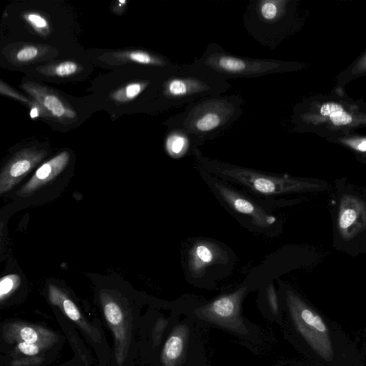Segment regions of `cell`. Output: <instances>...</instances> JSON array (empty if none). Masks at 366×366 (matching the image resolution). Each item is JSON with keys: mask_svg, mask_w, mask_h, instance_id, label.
<instances>
[{"mask_svg": "<svg viewBox=\"0 0 366 366\" xmlns=\"http://www.w3.org/2000/svg\"><path fill=\"white\" fill-rule=\"evenodd\" d=\"M245 100L239 95H213L197 99L168 119V128L184 130L203 140L225 133L243 115Z\"/></svg>", "mask_w": 366, "mask_h": 366, "instance_id": "obj_1", "label": "cell"}, {"mask_svg": "<svg viewBox=\"0 0 366 366\" xmlns=\"http://www.w3.org/2000/svg\"><path fill=\"white\" fill-rule=\"evenodd\" d=\"M231 85L193 64H180L173 73L149 88L153 106L159 110H170L188 106L202 97L220 95Z\"/></svg>", "mask_w": 366, "mask_h": 366, "instance_id": "obj_2", "label": "cell"}, {"mask_svg": "<svg viewBox=\"0 0 366 366\" xmlns=\"http://www.w3.org/2000/svg\"><path fill=\"white\" fill-rule=\"evenodd\" d=\"M193 155L200 168L237 182L250 191L262 195L320 192L329 187L327 182L320 180L294 178L288 175H269L231 166L203 156L198 148L194 151Z\"/></svg>", "mask_w": 366, "mask_h": 366, "instance_id": "obj_3", "label": "cell"}, {"mask_svg": "<svg viewBox=\"0 0 366 366\" xmlns=\"http://www.w3.org/2000/svg\"><path fill=\"white\" fill-rule=\"evenodd\" d=\"M192 64L225 81L280 74L294 68L293 64L280 60L235 55L217 44H209Z\"/></svg>", "mask_w": 366, "mask_h": 366, "instance_id": "obj_4", "label": "cell"}, {"mask_svg": "<svg viewBox=\"0 0 366 366\" xmlns=\"http://www.w3.org/2000/svg\"><path fill=\"white\" fill-rule=\"evenodd\" d=\"M290 2L251 0L242 16L243 28L256 41L274 50L287 35Z\"/></svg>", "mask_w": 366, "mask_h": 366, "instance_id": "obj_5", "label": "cell"}, {"mask_svg": "<svg viewBox=\"0 0 366 366\" xmlns=\"http://www.w3.org/2000/svg\"><path fill=\"white\" fill-rule=\"evenodd\" d=\"M287 304L298 331L313 350L325 360H331L334 349L327 325L320 316L293 291L287 292Z\"/></svg>", "mask_w": 366, "mask_h": 366, "instance_id": "obj_6", "label": "cell"}, {"mask_svg": "<svg viewBox=\"0 0 366 366\" xmlns=\"http://www.w3.org/2000/svg\"><path fill=\"white\" fill-rule=\"evenodd\" d=\"M44 150L26 148L17 153L0 174V194L12 190L47 155Z\"/></svg>", "mask_w": 366, "mask_h": 366, "instance_id": "obj_7", "label": "cell"}, {"mask_svg": "<svg viewBox=\"0 0 366 366\" xmlns=\"http://www.w3.org/2000/svg\"><path fill=\"white\" fill-rule=\"evenodd\" d=\"M338 233L344 240H353L366 229V203L349 194L342 196L337 221Z\"/></svg>", "mask_w": 366, "mask_h": 366, "instance_id": "obj_8", "label": "cell"}, {"mask_svg": "<svg viewBox=\"0 0 366 366\" xmlns=\"http://www.w3.org/2000/svg\"><path fill=\"white\" fill-rule=\"evenodd\" d=\"M106 319L115 339V354L117 363H124L130 345L129 325L124 310L114 298H102Z\"/></svg>", "mask_w": 366, "mask_h": 366, "instance_id": "obj_9", "label": "cell"}, {"mask_svg": "<svg viewBox=\"0 0 366 366\" xmlns=\"http://www.w3.org/2000/svg\"><path fill=\"white\" fill-rule=\"evenodd\" d=\"M22 88L43 108L46 115L59 121L76 119L74 110L52 90L30 82L24 84Z\"/></svg>", "mask_w": 366, "mask_h": 366, "instance_id": "obj_10", "label": "cell"}, {"mask_svg": "<svg viewBox=\"0 0 366 366\" xmlns=\"http://www.w3.org/2000/svg\"><path fill=\"white\" fill-rule=\"evenodd\" d=\"M214 187L233 211L250 216L254 225L267 228L275 224L276 218L274 216L268 215L247 198L218 182L215 183Z\"/></svg>", "mask_w": 366, "mask_h": 366, "instance_id": "obj_11", "label": "cell"}, {"mask_svg": "<svg viewBox=\"0 0 366 366\" xmlns=\"http://www.w3.org/2000/svg\"><path fill=\"white\" fill-rule=\"evenodd\" d=\"M3 338L8 343L19 342L35 343L44 349L52 347L58 340L57 336L47 329L20 322L5 325Z\"/></svg>", "mask_w": 366, "mask_h": 366, "instance_id": "obj_12", "label": "cell"}, {"mask_svg": "<svg viewBox=\"0 0 366 366\" xmlns=\"http://www.w3.org/2000/svg\"><path fill=\"white\" fill-rule=\"evenodd\" d=\"M70 160V153L64 151L45 162L36 171L26 184L19 189L17 195L22 198L29 197L48 185L64 172Z\"/></svg>", "mask_w": 366, "mask_h": 366, "instance_id": "obj_13", "label": "cell"}, {"mask_svg": "<svg viewBox=\"0 0 366 366\" xmlns=\"http://www.w3.org/2000/svg\"><path fill=\"white\" fill-rule=\"evenodd\" d=\"M245 291V289H241L233 294L215 300L203 308V316L209 318V320H214L226 327H231L232 320H240V302Z\"/></svg>", "mask_w": 366, "mask_h": 366, "instance_id": "obj_14", "label": "cell"}, {"mask_svg": "<svg viewBox=\"0 0 366 366\" xmlns=\"http://www.w3.org/2000/svg\"><path fill=\"white\" fill-rule=\"evenodd\" d=\"M203 140L180 128H168L165 147L168 154L173 158L182 157L189 153H193L198 146L204 144Z\"/></svg>", "mask_w": 366, "mask_h": 366, "instance_id": "obj_15", "label": "cell"}, {"mask_svg": "<svg viewBox=\"0 0 366 366\" xmlns=\"http://www.w3.org/2000/svg\"><path fill=\"white\" fill-rule=\"evenodd\" d=\"M49 299L54 306L57 307L71 320L79 325L84 331L92 335L93 331L81 314L75 303L62 290L53 285L48 288Z\"/></svg>", "mask_w": 366, "mask_h": 366, "instance_id": "obj_16", "label": "cell"}, {"mask_svg": "<svg viewBox=\"0 0 366 366\" xmlns=\"http://www.w3.org/2000/svg\"><path fill=\"white\" fill-rule=\"evenodd\" d=\"M219 250L213 244L202 242L196 244L189 256L190 271L195 274L204 271L217 258Z\"/></svg>", "mask_w": 366, "mask_h": 366, "instance_id": "obj_17", "label": "cell"}, {"mask_svg": "<svg viewBox=\"0 0 366 366\" xmlns=\"http://www.w3.org/2000/svg\"><path fill=\"white\" fill-rule=\"evenodd\" d=\"M48 49L46 46L23 44L15 46L9 52V59L16 65H25L44 57Z\"/></svg>", "mask_w": 366, "mask_h": 366, "instance_id": "obj_18", "label": "cell"}, {"mask_svg": "<svg viewBox=\"0 0 366 366\" xmlns=\"http://www.w3.org/2000/svg\"><path fill=\"white\" fill-rule=\"evenodd\" d=\"M186 338L183 332L173 333L166 341L162 351V361L166 366H175L185 351Z\"/></svg>", "mask_w": 366, "mask_h": 366, "instance_id": "obj_19", "label": "cell"}, {"mask_svg": "<svg viewBox=\"0 0 366 366\" xmlns=\"http://www.w3.org/2000/svg\"><path fill=\"white\" fill-rule=\"evenodd\" d=\"M158 81V80H157ZM156 81H138L119 88L111 94V99L117 104H126L150 88Z\"/></svg>", "mask_w": 366, "mask_h": 366, "instance_id": "obj_20", "label": "cell"}, {"mask_svg": "<svg viewBox=\"0 0 366 366\" xmlns=\"http://www.w3.org/2000/svg\"><path fill=\"white\" fill-rule=\"evenodd\" d=\"M322 115L329 117L332 124L337 126H347L352 123V116L344 108L334 103L325 104L320 108Z\"/></svg>", "mask_w": 366, "mask_h": 366, "instance_id": "obj_21", "label": "cell"}, {"mask_svg": "<svg viewBox=\"0 0 366 366\" xmlns=\"http://www.w3.org/2000/svg\"><path fill=\"white\" fill-rule=\"evenodd\" d=\"M42 73L48 75L66 77L76 74L79 70V66L73 61H64L59 64L44 66L39 68Z\"/></svg>", "mask_w": 366, "mask_h": 366, "instance_id": "obj_22", "label": "cell"}, {"mask_svg": "<svg viewBox=\"0 0 366 366\" xmlns=\"http://www.w3.org/2000/svg\"><path fill=\"white\" fill-rule=\"evenodd\" d=\"M23 18L38 34L46 35L50 33L49 23L42 15L36 12H30L26 13Z\"/></svg>", "mask_w": 366, "mask_h": 366, "instance_id": "obj_23", "label": "cell"}, {"mask_svg": "<svg viewBox=\"0 0 366 366\" xmlns=\"http://www.w3.org/2000/svg\"><path fill=\"white\" fill-rule=\"evenodd\" d=\"M20 278L16 274H11L3 277L0 281V300L1 302L8 298L19 286Z\"/></svg>", "mask_w": 366, "mask_h": 366, "instance_id": "obj_24", "label": "cell"}, {"mask_svg": "<svg viewBox=\"0 0 366 366\" xmlns=\"http://www.w3.org/2000/svg\"><path fill=\"white\" fill-rule=\"evenodd\" d=\"M15 349L20 354L28 356H35L44 350L37 344L26 342L17 343Z\"/></svg>", "mask_w": 366, "mask_h": 366, "instance_id": "obj_25", "label": "cell"}, {"mask_svg": "<svg viewBox=\"0 0 366 366\" xmlns=\"http://www.w3.org/2000/svg\"><path fill=\"white\" fill-rule=\"evenodd\" d=\"M1 93L5 95H7V96H9V97H13V98H15L18 100H20V101H22V102H24V103L27 104H29L30 106L32 105L33 104V102L30 101V99L26 98V97L19 94V93H15V90H13L12 89H11L10 88H9L8 86L7 85H5L3 82V81H1Z\"/></svg>", "mask_w": 366, "mask_h": 366, "instance_id": "obj_26", "label": "cell"}, {"mask_svg": "<svg viewBox=\"0 0 366 366\" xmlns=\"http://www.w3.org/2000/svg\"><path fill=\"white\" fill-rule=\"evenodd\" d=\"M267 294H268V300L269 302V306L271 307V311L275 315L278 314L279 313L278 302L277 295L273 287V285H271V286L268 288Z\"/></svg>", "mask_w": 366, "mask_h": 366, "instance_id": "obj_27", "label": "cell"}, {"mask_svg": "<svg viewBox=\"0 0 366 366\" xmlns=\"http://www.w3.org/2000/svg\"><path fill=\"white\" fill-rule=\"evenodd\" d=\"M347 144L357 151L366 152V139L350 140Z\"/></svg>", "mask_w": 366, "mask_h": 366, "instance_id": "obj_28", "label": "cell"}, {"mask_svg": "<svg viewBox=\"0 0 366 366\" xmlns=\"http://www.w3.org/2000/svg\"><path fill=\"white\" fill-rule=\"evenodd\" d=\"M46 115V113L43 108L37 103L36 101L33 102L32 105L31 106V110L30 113V117L32 119H36L40 116Z\"/></svg>", "mask_w": 366, "mask_h": 366, "instance_id": "obj_29", "label": "cell"}]
</instances>
